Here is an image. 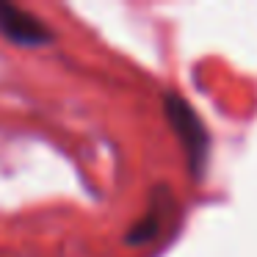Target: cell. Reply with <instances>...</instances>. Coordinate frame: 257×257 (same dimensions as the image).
<instances>
[{"instance_id": "obj_1", "label": "cell", "mask_w": 257, "mask_h": 257, "mask_svg": "<svg viewBox=\"0 0 257 257\" xmlns=\"http://www.w3.org/2000/svg\"><path fill=\"white\" fill-rule=\"evenodd\" d=\"M163 105H166L169 124H172V130L177 133L180 144H183V150H185L191 172H194V177H202L205 161H207V147H210L205 124H202V119L196 116V111L183 100V97L169 94L166 100H163Z\"/></svg>"}, {"instance_id": "obj_2", "label": "cell", "mask_w": 257, "mask_h": 257, "mask_svg": "<svg viewBox=\"0 0 257 257\" xmlns=\"http://www.w3.org/2000/svg\"><path fill=\"white\" fill-rule=\"evenodd\" d=\"M0 34L20 47H42L53 39L50 28L31 12L0 0Z\"/></svg>"}]
</instances>
